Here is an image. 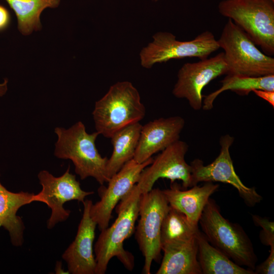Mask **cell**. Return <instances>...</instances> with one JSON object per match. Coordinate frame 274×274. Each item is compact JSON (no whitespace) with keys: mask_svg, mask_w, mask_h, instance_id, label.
<instances>
[{"mask_svg":"<svg viewBox=\"0 0 274 274\" xmlns=\"http://www.w3.org/2000/svg\"><path fill=\"white\" fill-rule=\"evenodd\" d=\"M141 194L135 184L116 207L118 215L114 222L100 231L94 247L95 274L105 273L109 261L114 257H117L128 270L133 268V256L124 249L123 242L134 231Z\"/></svg>","mask_w":274,"mask_h":274,"instance_id":"cell-1","label":"cell"},{"mask_svg":"<svg viewBox=\"0 0 274 274\" xmlns=\"http://www.w3.org/2000/svg\"><path fill=\"white\" fill-rule=\"evenodd\" d=\"M54 155L60 159H70L75 171L81 180L93 177L101 185L109 180L106 174L108 158L98 151L95 141L99 134L97 131L88 133L84 124L78 121L68 129L57 127Z\"/></svg>","mask_w":274,"mask_h":274,"instance_id":"cell-2","label":"cell"},{"mask_svg":"<svg viewBox=\"0 0 274 274\" xmlns=\"http://www.w3.org/2000/svg\"><path fill=\"white\" fill-rule=\"evenodd\" d=\"M199 223L208 242L234 262L254 271L257 256L249 236L242 227L221 214L219 207L210 198Z\"/></svg>","mask_w":274,"mask_h":274,"instance_id":"cell-3","label":"cell"},{"mask_svg":"<svg viewBox=\"0 0 274 274\" xmlns=\"http://www.w3.org/2000/svg\"><path fill=\"white\" fill-rule=\"evenodd\" d=\"M146 115L137 89L129 81L112 85L96 101L92 112L96 131L107 138L122 128L139 122Z\"/></svg>","mask_w":274,"mask_h":274,"instance_id":"cell-4","label":"cell"},{"mask_svg":"<svg viewBox=\"0 0 274 274\" xmlns=\"http://www.w3.org/2000/svg\"><path fill=\"white\" fill-rule=\"evenodd\" d=\"M224 50L227 74L250 77L274 75V58L260 51L250 37L231 19L217 40Z\"/></svg>","mask_w":274,"mask_h":274,"instance_id":"cell-5","label":"cell"},{"mask_svg":"<svg viewBox=\"0 0 274 274\" xmlns=\"http://www.w3.org/2000/svg\"><path fill=\"white\" fill-rule=\"evenodd\" d=\"M219 12L242 29L266 55L274 54V2L222 0Z\"/></svg>","mask_w":274,"mask_h":274,"instance_id":"cell-6","label":"cell"},{"mask_svg":"<svg viewBox=\"0 0 274 274\" xmlns=\"http://www.w3.org/2000/svg\"><path fill=\"white\" fill-rule=\"evenodd\" d=\"M169 209L162 190L152 189L142 194L140 200L138 224L135 237L145 258L143 272L150 274L153 261L161 257L160 232L163 219Z\"/></svg>","mask_w":274,"mask_h":274,"instance_id":"cell-7","label":"cell"},{"mask_svg":"<svg viewBox=\"0 0 274 274\" xmlns=\"http://www.w3.org/2000/svg\"><path fill=\"white\" fill-rule=\"evenodd\" d=\"M220 48L213 33L206 30L192 40L180 41L168 32L160 31L153 36V41L140 53L141 64L150 68L156 63L173 59L197 57L204 59Z\"/></svg>","mask_w":274,"mask_h":274,"instance_id":"cell-8","label":"cell"},{"mask_svg":"<svg viewBox=\"0 0 274 274\" xmlns=\"http://www.w3.org/2000/svg\"><path fill=\"white\" fill-rule=\"evenodd\" d=\"M38 177L42 190L35 194L34 201L45 203L51 209V214L47 224L48 229L53 228L56 224L69 217L71 211L63 207L66 202L75 200L83 203L86 196L94 194L93 191L82 189L76 176L70 172V166L60 177H54L48 171L42 170Z\"/></svg>","mask_w":274,"mask_h":274,"instance_id":"cell-9","label":"cell"},{"mask_svg":"<svg viewBox=\"0 0 274 274\" xmlns=\"http://www.w3.org/2000/svg\"><path fill=\"white\" fill-rule=\"evenodd\" d=\"M234 140L233 136L227 134L220 138L219 154L210 164L204 165L199 159H195L190 163L192 186L201 182L229 184L236 189L248 206L253 207L259 203L262 197L255 187L245 186L235 173L229 152Z\"/></svg>","mask_w":274,"mask_h":274,"instance_id":"cell-10","label":"cell"},{"mask_svg":"<svg viewBox=\"0 0 274 274\" xmlns=\"http://www.w3.org/2000/svg\"><path fill=\"white\" fill-rule=\"evenodd\" d=\"M227 73L224 52L197 62H187L178 71L173 94L177 98L186 99L193 110L198 111L202 107L203 88L214 79Z\"/></svg>","mask_w":274,"mask_h":274,"instance_id":"cell-11","label":"cell"},{"mask_svg":"<svg viewBox=\"0 0 274 274\" xmlns=\"http://www.w3.org/2000/svg\"><path fill=\"white\" fill-rule=\"evenodd\" d=\"M153 159L151 157L142 163L131 159L110 178L107 187L101 185L99 188L100 199L92 204L89 214L100 231L109 226L114 209L138 183L141 173Z\"/></svg>","mask_w":274,"mask_h":274,"instance_id":"cell-12","label":"cell"},{"mask_svg":"<svg viewBox=\"0 0 274 274\" xmlns=\"http://www.w3.org/2000/svg\"><path fill=\"white\" fill-rule=\"evenodd\" d=\"M188 150V144L179 140L162 150L141 173L136 184L141 193L151 190L160 178L169 179L171 183L180 180L184 188L191 187V167L185 159Z\"/></svg>","mask_w":274,"mask_h":274,"instance_id":"cell-13","label":"cell"},{"mask_svg":"<svg viewBox=\"0 0 274 274\" xmlns=\"http://www.w3.org/2000/svg\"><path fill=\"white\" fill-rule=\"evenodd\" d=\"M91 200L83 202L84 210L79 224L77 234L73 242L62 255L66 262L68 271L72 274H94L96 261L93 254V245L96 223L89 214Z\"/></svg>","mask_w":274,"mask_h":274,"instance_id":"cell-14","label":"cell"},{"mask_svg":"<svg viewBox=\"0 0 274 274\" xmlns=\"http://www.w3.org/2000/svg\"><path fill=\"white\" fill-rule=\"evenodd\" d=\"M185 125L181 116L160 118L142 125L133 159L142 163L180 139Z\"/></svg>","mask_w":274,"mask_h":274,"instance_id":"cell-15","label":"cell"},{"mask_svg":"<svg viewBox=\"0 0 274 274\" xmlns=\"http://www.w3.org/2000/svg\"><path fill=\"white\" fill-rule=\"evenodd\" d=\"M171 184L169 189L162 190L169 206L184 214L193 226L198 227L203 210L219 184L205 182L202 186L197 184L182 190L175 182Z\"/></svg>","mask_w":274,"mask_h":274,"instance_id":"cell-16","label":"cell"},{"mask_svg":"<svg viewBox=\"0 0 274 274\" xmlns=\"http://www.w3.org/2000/svg\"><path fill=\"white\" fill-rule=\"evenodd\" d=\"M34 196L28 192H11L0 182V227L8 231L11 244L15 247L23 245L25 229L23 220L17 213L22 206L35 201Z\"/></svg>","mask_w":274,"mask_h":274,"instance_id":"cell-17","label":"cell"},{"mask_svg":"<svg viewBox=\"0 0 274 274\" xmlns=\"http://www.w3.org/2000/svg\"><path fill=\"white\" fill-rule=\"evenodd\" d=\"M164 252L157 274H202L196 238L161 247Z\"/></svg>","mask_w":274,"mask_h":274,"instance_id":"cell-18","label":"cell"},{"mask_svg":"<svg viewBox=\"0 0 274 274\" xmlns=\"http://www.w3.org/2000/svg\"><path fill=\"white\" fill-rule=\"evenodd\" d=\"M198 260L203 274H255L237 265L212 246L199 229L196 234Z\"/></svg>","mask_w":274,"mask_h":274,"instance_id":"cell-19","label":"cell"},{"mask_svg":"<svg viewBox=\"0 0 274 274\" xmlns=\"http://www.w3.org/2000/svg\"><path fill=\"white\" fill-rule=\"evenodd\" d=\"M142 127L140 122L131 124L118 130L110 138L113 149L106 166L109 180L127 162L133 159Z\"/></svg>","mask_w":274,"mask_h":274,"instance_id":"cell-20","label":"cell"},{"mask_svg":"<svg viewBox=\"0 0 274 274\" xmlns=\"http://www.w3.org/2000/svg\"><path fill=\"white\" fill-rule=\"evenodd\" d=\"M220 82V88L204 97L202 100L203 110L212 109L216 97L226 90H230L241 96L248 95L255 89L274 91V75L250 77L227 74Z\"/></svg>","mask_w":274,"mask_h":274,"instance_id":"cell-21","label":"cell"},{"mask_svg":"<svg viewBox=\"0 0 274 274\" xmlns=\"http://www.w3.org/2000/svg\"><path fill=\"white\" fill-rule=\"evenodd\" d=\"M14 12L18 29L23 35L42 29L40 15L47 8L57 7L60 0H5Z\"/></svg>","mask_w":274,"mask_h":274,"instance_id":"cell-22","label":"cell"},{"mask_svg":"<svg viewBox=\"0 0 274 274\" xmlns=\"http://www.w3.org/2000/svg\"><path fill=\"white\" fill-rule=\"evenodd\" d=\"M198 227H194L182 213L169 206L162 221L161 247L163 246L189 241L196 236Z\"/></svg>","mask_w":274,"mask_h":274,"instance_id":"cell-23","label":"cell"},{"mask_svg":"<svg viewBox=\"0 0 274 274\" xmlns=\"http://www.w3.org/2000/svg\"><path fill=\"white\" fill-rule=\"evenodd\" d=\"M252 217L254 224L262 228L259 234L262 244L269 246L274 245V222L256 215H252Z\"/></svg>","mask_w":274,"mask_h":274,"instance_id":"cell-24","label":"cell"},{"mask_svg":"<svg viewBox=\"0 0 274 274\" xmlns=\"http://www.w3.org/2000/svg\"><path fill=\"white\" fill-rule=\"evenodd\" d=\"M270 247V251L267 259L254 269L255 274H273L274 273V245Z\"/></svg>","mask_w":274,"mask_h":274,"instance_id":"cell-25","label":"cell"},{"mask_svg":"<svg viewBox=\"0 0 274 274\" xmlns=\"http://www.w3.org/2000/svg\"><path fill=\"white\" fill-rule=\"evenodd\" d=\"M11 15L8 10L0 5V31L6 29L11 23Z\"/></svg>","mask_w":274,"mask_h":274,"instance_id":"cell-26","label":"cell"},{"mask_svg":"<svg viewBox=\"0 0 274 274\" xmlns=\"http://www.w3.org/2000/svg\"><path fill=\"white\" fill-rule=\"evenodd\" d=\"M256 95L267 101L274 107V91L255 89L253 91Z\"/></svg>","mask_w":274,"mask_h":274,"instance_id":"cell-27","label":"cell"},{"mask_svg":"<svg viewBox=\"0 0 274 274\" xmlns=\"http://www.w3.org/2000/svg\"><path fill=\"white\" fill-rule=\"evenodd\" d=\"M55 272L56 274L70 273L68 271H66L64 270L62 267V262L60 261H58L56 263L55 266Z\"/></svg>","mask_w":274,"mask_h":274,"instance_id":"cell-28","label":"cell"},{"mask_svg":"<svg viewBox=\"0 0 274 274\" xmlns=\"http://www.w3.org/2000/svg\"><path fill=\"white\" fill-rule=\"evenodd\" d=\"M8 79H5L3 83H0V96H2L6 93L8 89Z\"/></svg>","mask_w":274,"mask_h":274,"instance_id":"cell-29","label":"cell"},{"mask_svg":"<svg viewBox=\"0 0 274 274\" xmlns=\"http://www.w3.org/2000/svg\"><path fill=\"white\" fill-rule=\"evenodd\" d=\"M154 2H157L158 1V0H153Z\"/></svg>","mask_w":274,"mask_h":274,"instance_id":"cell-30","label":"cell"},{"mask_svg":"<svg viewBox=\"0 0 274 274\" xmlns=\"http://www.w3.org/2000/svg\"><path fill=\"white\" fill-rule=\"evenodd\" d=\"M271 1H273V2H274V0H271Z\"/></svg>","mask_w":274,"mask_h":274,"instance_id":"cell-31","label":"cell"}]
</instances>
